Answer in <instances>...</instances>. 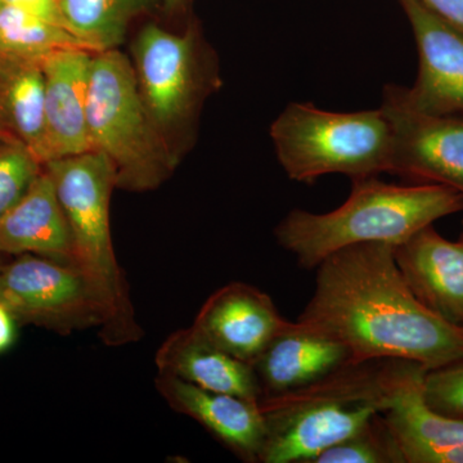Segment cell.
I'll return each instance as SVG.
<instances>
[{"instance_id": "ffe728a7", "label": "cell", "mask_w": 463, "mask_h": 463, "mask_svg": "<svg viewBox=\"0 0 463 463\" xmlns=\"http://www.w3.org/2000/svg\"><path fill=\"white\" fill-rule=\"evenodd\" d=\"M156 0H60L63 24L91 52L115 50L130 23Z\"/></svg>"}, {"instance_id": "8992f818", "label": "cell", "mask_w": 463, "mask_h": 463, "mask_svg": "<svg viewBox=\"0 0 463 463\" xmlns=\"http://www.w3.org/2000/svg\"><path fill=\"white\" fill-rule=\"evenodd\" d=\"M269 134L291 181L309 184L328 174L355 179L390 173L392 127L380 108L334 112L292 102L277 116Z\"/></svg>"}, {"instance_id": "f546056e", "label": "cell", "mask_w": 463, "mask_h": 463, "mask_svg": "<svg viewBox=\"0 0 463 463\" xmlns=\"http://www.w3.org/2000/svg\"><path fill=\"white\" fill-rule=\"evenodd\" d=\"M8 137H11L9 136V134L7 132H5V129H3L2 127H0V146H2V143L5 141V139L8 138Z\"/></svg>"}, {"instance_id": "d4e9b609", "label": "cell", "mask_w": 463, "mask_h": 463, "mask_svg": "<svg viewBox=\"0 0 463 463\" xmlns=\"http://www.w3.org/2000/svg\"><path fill=\"white\" fill-rule=\"evenodd\" d=\"M3 3L24 9L48 23L65 27L60 0H3Z\"/></svg>"}, {"instance_id": "4316f807", "label": "cell", "mask_w": 463, "mask_h": 463, "mask_svg": "<svg viewBox=\"0 0 463 463\" xmlns=\"http://www.w3.org/2000/svg\"><path fill=\"white\" fill-rule=\"evenodd\" d=\"M16 319L7 307L0 304V353L7 350L16 337Z\"/></svg>"}, {"instance_id": "2e32d148", "label": "cell", "mask_w": 463, "mask_h": 463, "mask_svg": "<svg viewBox=\"0 0 463 463\" xmlns=\"http://www.w3.org/2000/svg\"><path fill=\"white\" fill-rule=\"evenodd\" d=\"M395 261L414 297L444 321L463 327V243L432 225L395 248Z\"/></svg>"}, {"instance_id": "603a6c76", "label": "cell", "mask_w": 463, "mask_h": 463, "mask_svg": "<svg viewBox=\"0 0 463 463\" xmlns=\"http://www.w3.org/2000/svg\"><path fill=\"white\" fill-rule=\"evenodd\" d=\"M43 164L25 145L8 137L0 146V219L25 196Z\"/></svg>"}, {"instance_id": "d6986e66", "label": "cell", "mask_w": 463, "mask_h": 463, "mask_svg": "<svg viewBox=\"0 0 463 463\" xmlns=\"http://www.w3.org/2000/svg\"><path fill=\"white\" fill-rule=\"evenodd\" d=\"M0 125L43 165L51 160L41 63H12L0 97Z\"/></svg>"}, {"instance_id": "484cf974", "label": "cell", "mask_w": 463, "mask_h": 463, "mask_svg": "<svg viewBox=\"0 0 463 463\" xmlns=\"http://www.w3.org/2000/svg\"><path fill=\"white\" fill-rule=\"evenodd\" d=\"M422 5L463 32V0H420Z\"/></svg>"}, {"instance_id": "30bf717a", "label": "cell", "mask_w": 463, "mask_h": 463, "mask_svg": "<svg viewBox=\"0 0 463 463\" xmlns=\"http://www.w3.org/2000/svg\"><path fill=\"white\" fill-rule=\"evenodd\" d=\"M412 27L419 75L405 99L429 115L463 116V32L420 0H399Z\"/></svg>"}, {"instance_id": "e0dca14e", "label": "cell", "mask_w": 463, "mask_h": 463, "mask_svg": "<svg viewBox=\"0 0 463 463\" xmlns=\"http://www.w3.org/2000/svg\"><path fill=\"white\" fill-rule=\"evenodd\" d=\"M155 362L158 373L212 392L260 401L251 364L215 346L192 326L170 335L157 350Z\"/></svg>"}, {"instance_id": "52a82bcc", "label": "cell", "mask_w": 463, "mask_h": 463, "mask_svg": "<svg viewBox=\"0 0 463 463\" xmlns=\"http://www.w3.org/2000/svg\"><path fill=\"white\" fill-rule=\"evenodd\" d=\"M134 71L149 115L172 145L174 132L194 120L201 99L215 85L209 56L196 33L143 27L133 45Z\"/></svg>"}, {"instance_id": "6da1fadb", "label": "cell", "mask_w": 463, "mask_h": 463, "mask_svg": "<svg viewBox=\"0 0 463 463\" xmlns=\"http://www.w3.org/2000/svg\"><path fill=\"white\" fill-rule=\"evenodd\" d=\"M394 252L389 243H358L326 258L298 322L340 341L354 362L401 359L429 371L463 359V327L414 297Z\"/></svg>"}, {"instance_id": "5bb4252c", "label": "cell", "mask_w": 463, "mask_h": 463, "mask_svg": "<svg viewBox=\"0 0 463 463\" xmlns=\"http://www.w3.org/2000/svg\"><path fill=\"white\" fill-rule=\"evenodd\" d=\"M156 388L176 412L191 417L242 461L260 463L265 421L259 402L212 392L158 373Z\"/></svg>"}, {"instance_id": "f1b7e54d", "label": "cell", "mask_w": 463, "mask_h": 463, "mask_svg": "<svg viewBox=\"0 0 463 463\" xmlns=\"http://www.w3.org/2000/svg\"><path fill=\"white\" fill-rule=\"evenodd\" d=\"M164 3H165L167 8L175 9L182 5L183 0H164Z\"/></svg>"}, {"instance_id": "7c38bea8", "label": "cell", "mask_w": 463, "mask_h": 463, "mask_svg": "<svg viewBox=\"0 0 463 463\" xmlns=\"http://www.w3.org/2000/svg\"><path fill=\"white\" fill-rule=\"evenodd\" d=\"M352 362L340 341L297 321L273 337L251 367L263 401L313 385Z\"/></svg>"}, {"instance_id": "9a60e30c", "label": "cell", "mask_w": 463, "mask_h": 463, "mask_svg": "<svg viewBox=\"0 0 463 463\" xmlns=\"http://www.w3.org/2000/svg\"><path fill=\"white\" fill-rule=\"evenodd\" d=\"M94 53L85 48H63L43 58L51 160L91 149L88 99Z\"/></svg>"}, {"instance_id": "5b68a950", "label": "cell", "mask_w": 463, "mask_h": 463, "mask_svg": "<svg viewBox=\"0 0 463 463\" xmlns=\"http://www.w3.org/2000/svg\"><path fill=\"white\" fill-rule=\"evenodd\" d=\"M88 129L91 149L108 157L121 190H155L178 163L143 102L133 63L118 48L94 53Z\"/></svg>"}, {"instance_id": "7a4b0ae2", "label": "cell", "mask_w": 463, "mask_h": 463, "mask_svg": "<svg viewBox=\"0 0 463 463\" xmlns=\"http://www.w3.org/2000/svg\"><path fill=\"white\" fill-rule=\"evenodd\" d=\"M463 212V194L431 183L392 184L376 176L352 179L345 203L326 214L292 210L274 230L277 242L315 269L334 252L381 242L402 245L444 216Z\"/></svg>"}, {"instance_id": "3957f363", "label": "cell", "mask_w": 463, "mask_h": 463, "mask_svg": "<svg viewBox=\"0 0 463 463\" xmlns=\"http://www.w3.org/2000/svg\"><path fill=\"white\" fill-rule=\"evenodd\" d=\"M403 362H352L307 388L259 402L267 429L260 463H313L385 412Z\"/></svg>"}, {"instance_id": "ba28073f", "label": "cell", "mask_w": 463, "mask_h": 463, "mask_svg": "<svg viewBox=\"0 0 463 463\" xmlns=\"http://www.w3.org/2000/svg\"><path fill=\"white\" fill-rule=\"evenodd\" d=\"M0 304L16 322L61 334L102 326V309L93 289L74 265L39 255H18L0 269Z\"/></svg>"}, {"instance_id": "4dcf8cb0", "label": "cell", "mask_w": 463, "mask_h": 463, "mask_svg": "<svg viewBox=\"0 0 463 463\" xmlns=\"http://www.w3.org/2000/svg\"><path fill=\"white\" fill-rule=\"evenodd\" d=\"M459 242L463 243V222H462V233H461V237H459Z\"/></svg>"}, {"instance_id": "d6a6232c", "label": "cell", "mask_w": 463, "mask_h": 463, "mask_svg": "<svg viewBox=\"0 0 463 463\" xmlns=\"http://www.w3.org/2000/svg\"><path fill=\"white\" fill-rule=\"evenodd\" d=\"M0 269H2V264H0Z\"/></svg>"}, {"instance_id": "8fae6325", "label": "cell", "mask_w": 463, "mask_h": 463, "mask_svg": "<svg viewBox=\"0 0 463 463\" xmlns=\"http://www.w3.org/2000/svg\"><path fill=\"white\" fill-rule=\"evenodd\" d=\"M289 321L269 295L243 282L216 289L192 327L228 354L251 364Z\"/></svg>"}, {"instance_id": "9c48e42d", "label": "cell", "mask_w": 463, "mask_h": 463, "mask_svg": "<svg viewBox=\"0 0 463 463\" xmlns=\"http://www.w3.org/2000/svg\"><path fill=\"white\" fill-rule=\"evenodd\" d=\"M380 109L392 127L390 174L463 194V116L417 111L395 84L383 87Z\"/></svg>"}, {"instance_id": "277c9868", "label": "cell", "mask_w": 463, "mask_h": 463, "mask_svg": "<svg viewBox=\"0 0 463 463\" xmlns=\"http://www.w3.org/2000/svg\"><path fill=\"white\" fill-rule=\"evenodd\" d=\"M71 233V260L93 289L102 309V339L124 345L141 336L109 230L114 167L105 155L88 151L45 165Z\"/></svg>"}, {"instance_id": "ac0fdd59", "label": "cell", "mask_w": 463, "mask_h": 463, "mask_svg": "<svg viewBox=\"0 0 463 463\" xmlns=\"http://www.w3.org/2000/svg\"><path fill=\"white\" fill-rule=\"evenodd\" d=\"M0 252L71 260L69 223L44 166L25 196L0 219Z\"/></svg>"}, {"instance_id": "7402d4cb", "label": "cell", "mask_w": 463, "mask_h": 463, "mask_svg": "<svg viewBox=\"0 0 463 463\" xmlns=\"http://www.w3.org/2000/svg\"><path fill=\"white\" fill-rule=\"evenodd\" d=\"M313 463H405V458L385 416L379 413Z\"/></svg>"}, {"instance_id": "4fadbf2b", "label": "cell", "mask_w": 463, "mask_h": 463, "mask_svg": "<svg viewBox=\"0 0 463 463\" xmlns=\"http://www.w3.org/2000/svg\"><path fill=\"white\" fill-rule=\"evenodd\" d=\"M426 368L404 361L383 412L405 463H463V420L435 412L422 394Z\"/></svg>"}, {"instance_id": "83f0119b", "label": "cell", "mask_w": 463, "mask_h": 463, "mask_svg": "<svg viewBox=\"0 0 463 463\" xmlns=\"http://www.w3.org/2000/svg\"><path fill=\"white\" fill-rule=\"evenodd\" d=\"M12 63H14V61H9L7 58L0 56V97H2L3 87H5V79H7ZM0 127H2V125H0Z\"/></svg>"}, {"instance_id": "cb8c5ba5", "label": "cell", "mask_w": 463, "mask_h": 463, "mask_svg": "<svg viewBox=\"0 0 463 463\" xmlns=\"http://www.w3.org/2000/svg\"><path fill=\"white\" fill-rule=\"evenodd\" d=\"M422 394L435 412L463 420V359L426 371Z\"/></svg>"}, {"instance_id": "1f68e13d", "label": "cell", "mask_w": 463, "mask_h": 463, "mask_svg": "<svg viewBox=\"0 0 463 463\" xmlns=\"http://www.w3.org/2000/svg\"><path fill=\"white\" fill-rule=\"evenodd\" d=\"M3 5V0H0V5Z\"/></svg>"}, {"instance_id": "44dd1931", "label": "cell", "mask_w": 463, "mask_h": 463, "mask_svg": "<svg viewBox=\"0 0 463 463\" xmlns=\"http://www.w3.org/2000/svg\"><path fill=\"white\" fill-rule=\"evenodd\" d=\"M63 48L85 47L63 26L14 5H0V56L14 62L41 63L52 52Z\"/></svg>"}]
</instances>
